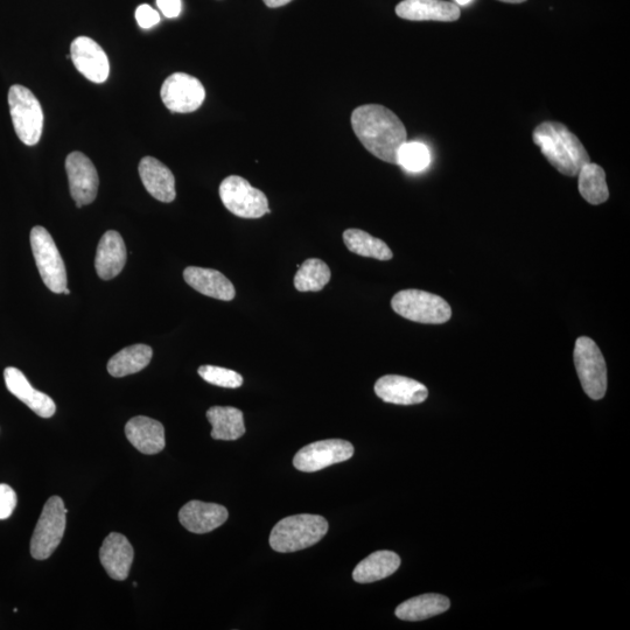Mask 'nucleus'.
<instances>
[{
  "label": "nucleus",
  "instance_id": "6ab92c4d",
  "mask_svg": "<svg viewBox=\"0 0 630 630\" xmlns=\"http://www.w3.org/2000/svg\"><path fill=\"white\" fill-rule=\"evenodd\" d=\"M125 436L139 452L158 454L166 445L164 425L149 417H133L125 425Z\"/></svg>",
  "mask_w": 630,
  "mask_h": 630
},
{
  "label": "nucleus",
  "instance_id": "4468645a",
  "mask_svg": "<svg viewBox=\"0 0 630 630\" xmlns=\"http://www.w3.org/2000/svg\"><path fill=\"white\" fill-rule=\"evenodd\" d=\"M375 392L383 402L397 405L420 404L429 396L424 384L398 375L381 377L375 384Z\"/></svg>",
  "mask_w": 630,
  "mask_h": 630
},
{
  "label": "nucleus",
  "instance_id": "412c9836",
  "mask_svg": "<svg viewBox=\"0 0 630 630\" xmlns=\"http://www.w3.org/2000/svg\"><path fill=\"white\" fill-rule=\"evenodd\" d=\"M126 247L121 234L115 230L105 233L98 243L95 269L103 280L114 279L121 273L126 264Z\"/></svg>",
  "mask_w": 630,
  "mask_h": 630
},
{
  "label": "nucleus",
  "instance_id": "b1692460",
  "mask_svg": "<svg viewBox=\"0 0 630 630\" xmlns=\"http://www.w3.org/2000/svg\"><path fill=\"white\" fill-rule=\"evenodd\" d=\"M451 607L444 595L423 594L403 602L396 608V616L403 621H423L443 614Z\"/></svg>",
  "mask_w": 630,
  "mask_h": 630
},
{
  "label": "nucleus",
  "instance_id": "a211bd4d",
  "mask_svg": "<svg viewBox=\"0 0 630 630\" xmlns=\"http://www.w3.org/2000/svg\"><path fill=\"white\" fill-rule=\"evenodd\" d=\"M399 18L411 21H444L452 23L461 16L460 7L446 0H403L396 6Z\"/></svg>",
  "mask_w": 630,
  "mask_h": 630
},
{
  "label": "nucleus",
  "instance_id": "aec40b11",
  "mask_svg": "<svg viewBox=\"0 0 630 630\" xmlns=\"http://www.w3.org/2000/svg\"><path fill=\"white\" fill-rule=\"evenodd\" d=\"M138 171L146 191L154 199L165 203L175 200V178L170 168L156 158L145 157L140 160Z\"/></svg>",
  "mask_w": 630,
  "mask_h": 630
},
{
  "label": "nucleus",
  "instance_id": "dca6fc26",
  "mask_svg": "<svg viewBox=\"0 0 630 630\" xmlns=\"http://www.w3.org/2000/svg\"><path fill=\"white\" fill-rule=\"evenodd\" d=\"M6 388L13 396L23 402L41 418H51L55 415L56 405L51 397L44 392L35 390L28 382L23 371L9 367L4 371Z\"/></svg>",
  "mask_w": 630,
  "mask_h": 630
},
{
  "label": "nucleus",
  "instance_id": "39448f33",
  "mask_svg": "<svg viewBox=\"0 0 630 630\" xmlns=\"http://www.w3.org/2000/svg\"><path fill=\"white\" fill-rule=\"evenodd\" d=\"M12 123L17 136L27 146L37 145L44 130V111L30 89L14 84L9 91Z\"/></svg>",
  "mask_w": 630,
  "mask_h": 630
},
{
  "label": "nucleus",
  "instance_id": "f257e3e1",
  "mask_svg": "<svg viewBox=\"0 0 630 630\" xmlns=\"http://www.w3.org/2000/svg\"><path fill=\"white\" fill-rule=\"evenodd\" d=\"M352 126L357 138L373 156L398 165V152L408 142V133L394 112L383 105H362L353 111Z\"/></svg>",
  "mask_w": 630,
  "mask_h": 630
},
{
  "label": "nucleus",
  "instance_id": "a878e982",
  "mask_svg": "<svg viewBox=\"0 0 630 630\" xmlns=\"http://www.w3.org/2000/svg\"><path fill=\"white\" fill-rule=\"evenodd\" d=\"M152 355L153 350L147 345L126 347L111 357L107 367L109 374L114 377L137 374L149 366Z\"/></svg>",
  "mask_w": 630,
  "mask_h": 630
},
{
  "label": "nucleus",
  "instance_id": "20e7f679",
  "mask_svg": "<svg viewBox=\"0 0 630 630\" xmlns=\"http://www.w3.org/2000/svg\"><path fill=\"white\" fill-rule=\"evenodd\" d=\"M392 310L419 324H445L452 317L447 301L436 294L420 290H403L391 300Z\"/></svg>",
  "mask_w": 630,
  "mask_h": 630
},
{
  "label": "nucleus",
  "instance_id": "9b49d317",
  "mask_svg": "<svg viewBox=\"0 0 630 630\" xmlns=\"http://www.w3.org/2000/svg\"><path fill=\"white\" fill-rule=\"evenodd\" d=\"M354 452V446L349 441L321 440L301 448L293 459V465L301 472H319L321 469L349 460Z\"/></svg>",
  "mask_w": 630,
  "mask_h": 630
},
{
  "label": "nucleus",
  "instance_id": "bb28decb",
  "mask_svg": "<svg viewBox=\"0 0 630 630\" xmlns=\"http://www.w3.org/2000/svg\"><path fill=\"white\" fill-rule=\"evenodd\" d=\"M343 241L353 254L375 258L378 261H390L394 254L387 243L360 229H347L343 233Z\"/></svg>",
  "mask_w": 630,
  "mask_h": 630
},
{
  "label": "nucleus",
  "instance_id": "5701e85b",
  "mask_svg": "<svg viewBox=\"0 0 630 630\" xmlns=\"http://www.w3.org/2000/svg\"><path fill=\"white\" fill-rule=\"evenodd\" d=\"M401 566V558L392 551H376L355 567L356 583L370 584L394 574Z\"/></svg>",
  "mask_w": 630,
  "mask_h": 630
},
{
  "label": "nucleus",
  "instance_id": "e433bc0d",
  "mask_svg": "<svg viewBox=\"0 0 630 630\" xmlns=\"http://www.w3.org/2000/svg\"><path fill=\"white\" fill-rule=\"evenodd\" d=\"M458 5L465 6L472 2V0H455Z\"/></svg>",
  "mask_w": 630,
  "mask_h": 630
},
{
  "label": "nucleus",
  "instance_id": "72a5a7b5",
  "mask_svg": "<svg viewBox=\"0 0 630 630\" xmlns=\"http://www.w3.org/2000/svg\"><path fill=\"white\" fill-rule=\"evenodd\" d=\"M157 5L161 13L166 18H177L182 10L181 0H157Z\"/></svg>",
  "mask_w": 630,
  "mask_h": 630
},
{
  "label": "nucleus",
  "instance_id": "6e6552de",
  "mask_svg": "<svg viewBox=\"0 0 630 630\" xmlns=\"http://www.w3.org/2000/svg\"><path fill=\"white\" fill-rule=\"evenodd\" d=\"M220 198L231 214L242 219H259L270 213L265 194L238 175H230L221 182Z\"/></svg>",
  "mask_w": 630,
  "mask_h": 630
},
{
  "label": "nucleus",
  "instance_id": "c9c22d12",
  "mask_svg": "<svg viewBox=\"0 0 630 630\" xmlns=\"http://www.w3.org/2000/svg\"><path fill=\"white\" fill-rule=\"evenodd\" d=\"M499 2L508 3V4H522L527 2V0H499Z\"/></svg>",
  "mask_w": 630,
  "mask_h": 630
},
{
  "label": "nucleus",
  "instance_id": "2eb2a0df",
  "mask_svg": "<svg viewBox=\"0 0 630 630\" xmlns=\"http://www.w3.org/2000/svg\"><path fill=\"white\" fill-rule=\"evenodd\" d=\"M226 507L216 503L191 501L181 508L179 521L182 527L193 534H207L220 528L228 520Z\"/></svg>",
  "mask_w": 630,
  "mask_h": 630
},
{
  "label": "nucleus",
  "instance_id": "423d86ee",
  "mask_svg": "<svg viewBox=\"0 0 630 630\" xmlns=\"http://www.w3.org/2000/svg\"><path fill=\"white\" fill-rule=\"evenodd\" d=\"M68 510L60 496H52L40 515L31 539V555L37 560L51 557L60 545L66 530Z\"/></svg>",
  "mask_w": 630,
  "mask_h": 630
},
{
  "label": "nucleus",
  "instance_id": "473e14b6",
  "mask_svg": "<svg viewBox=\"0 0 630 630\" xmlns=\"http://www.w3.org/2000/svg\"><path fill=\"white\" fill-rule=\"evenodd\" d=\"M136 20L138 25L144 30H150V28L159 24L160 16L150 5L142 4L136 10Z\"/></svg>",
  "mask_w": 630,
  "mask_h": 630
},
{
  "label": "nucleus",
  "instance_id": "0eeeda50",
  "mask_svg": "<svg viewBox=\"0 0 630 630\" xmlns=\"http://www.w3.org/2000/svg\"><path fill=\"white\" fill-rule=\"evenodd\" d=\"M573 357L585 394L594 401L604 398L607 391V367L597 343L587 336H581L574 347Z\"/></svg>",
  "mask_w": 630,
  "mask_h": 630
},
{
  "label": "nucleus",
  "instance_id": "393cba45",
  "mask_svg": "<svg viewBox=\"0 0 630 630\" xmlns=\"http://www.w3.org/2000/svg\"><path fill=\"white\" fill-rule=\"evenodd\" d=\"M207 419L212 424V438L215 440H237L244 436L243 412L231 406H213L207 411Z\"/></svg>",
  "mask_w": 630,
  "mask_h": 630
},
{
  "label": "nucleus",
  "instance_id": "c756f323",
  "mask_svg": "<svg viewBox=\"0 0 630 630\" xmlns=\"http://www.w3.org/2000/svg\"><path fill=\"white\" fill-rule=\"evenodd\" d=\"M430 163V150L423 143L406 142L398 152V165H401L406 171L422 172L429 167Z\"/></svg>",
  "mask_w": 630,
  "mask_h": 630
},
{
  "label": "nucleus",
  "instance_id": "4be33fe9",
  "mask_svg": "<svg viewBox=\"0 0 630 630\" xmlns=\"http://www.w3.org/2000/svg\"><path fill=\"white\" fill-rule=\"evenodd\" d=\"M185 282L203 296L223 301L233 300L236 291L233 283L220 271L188 266L184 271Z\"/></svg>",
  "mask_w": 630,
  "mask_h": 630
},
{
  "label": "nucleus",
  "instance_id": "1a4fd4ad",
  "mask_svg": "<svg viewBox=\"0 0 630 630\" xmlns=\"http://www.w3.org/2000/svg\"><path fill=\"white\" fill-rule=\"evenodd\" d=\"M31 247L45 285L54 293H63L67 287L66 266L53 237L44 227L31 230Z\"/></svg>",
  "mask_w": 630,
  "mask_h": 630
},
{
  "label": "nucleus",
  "instance_id": "58836bf2",
  "mask_svg": "<svg viewBox=\"0 0 630 630\" xmlns=\"http://www.w3.org/2000/svg\"><path fill=\"white\" fill-rule=\"evenodd\" d=\"M132 585H133V586H135V587H137V586H138V584L136 583V581H135V583H133Z\"/></svg>",
  "mask_w": 630,
  "mask_h": 630
},
{
  "label": "nucleus",
  "instance_id": "f03ea898",
  "mask_svg": "<svg viewBox=\"0 0 630 630\" xmlns=\"http://www.w3.org/2000/svg\"><path fill=\"white\" fill-rule=\"evenodd\" d=\"M532 139L549 163L566 177H577L581 168L591 163L583 143L562 123L539 124Z\"/></svg>",
  "mask_w": 630,
  "mask_h": 630
},
{
  "label": "nucleus",
  "instance_id": "f704fd0d",
  "mask_svg": "<svg viewBox=\"0 0 630 630\" xmlns=\"http://www.w3.org/2000/svg\"><path fill=\"white\" fill-rule=\"evenodd\" d=\"M264 4L270 9H277V7L285 6L292 2V0H263Z\"/></svg>",
  "mask_w": 630,
  "mask_h": 630
},
{
  "label": "nucleus",
  "instance_id": "9d476101",
  "mask_svg": "<svg viewBox=\"0 0 630 630\" xmlns=\"http://www.w3.org/2000/svg\"><path fill=\"white\" fill-rule=\"evenodd\" d=\"M166 108L177 114L198 110L206 98V90L196 77L185 73L168 76L160 91Z\"/></svg>",
  "mask_w": 630,
  "mask_h": 630
},
{
  "label": "nucleus",
  "instance_id": "c85d7f7f",
  "mask_svg": "<svg viewBox=\"0 0 630 630\" xmlns=\"http://www.w3.org/2000/svg\"><path fill=\"white\" fill-rule=\"evenodd\" d=\"M331 276V269L321 259H306L294 277V286L300 292H318L329 283Z\"/></svg>",
  "mask_w": 630,
  "mask_h": 630
},
{
  "label": "nucleus",
  "instance_id": "4c0bfd02",
  "mask_svg": "<svg viewBox=\"0 0 630 630\" xmlns=\"http://www.w3.org/2000/svg\"><path fill=\"white\" fill-rule=\"evenodd\" d=\"M63 293L70 294V291L68 290V287H66V289H65V291H63Z\"/></svg>",
  "mask_w": 630,
  "mask_h": 630
},
{
  "label": "nucleus",
  "instance_id": "f8f14e48",
  "mask_svg": "<svg viewBox=\"0 0 630 630\" xmlns=\"http://www.w3.org/2000/svg\"><path fill=\"white\" fill-rule=\"evenodd\" d=\"M66 172L76 208L93 203L100 186V178L93 161L82 152H72L66 159Z\"/></svg>",
  "mask_w": 630,
  "mask_h": 630
},
{
  "label": "nucleus",
  "instance_id": "7c9ffc66",
  "mask_svg": "<svg viewBox=\"0 0 630 630\" xmlns=\"http://www.w3.org/2000/svg\"><path fill=\"white\" fill-rule=\"evenodd\" d=\"M198 373L203 378V381L221 388L237 389L242 387L243 384V377L240 374L234 370L222 367L202 366L199 368Z\"/></svg>",
  "mask_w": 630,
  "mask_h": 630
},
{
  "label": "nucleus",
  "instance_id": "f3484780",
  "mask_svg": "<svg viewBox=\"0 0 630 630\" xmlns=\"http://www.w3.org/2000/svg\"><path fill=\"white\" fill-rule=\"evenodd\" d=\"M135 557L128 538L118 532L104 539L100 550L101 564L105 572L114 580L123 581L129 577L131 565Z\"/></svg>",
  "mask_w": 630,
  "mask_h": 630
},
{
  "label": "nucleus",
  "instance_id": "2f4dec72",
  "mask_svg": "<svg viewBox=\"0 0 630 630\" xmlns=\"http://www.w3.org/2000/svg\"><path fill=\"white\" fill-rule=\"evenodd\" d=\"M17 507V494L5 483H0V521L11 517Z\"/></svg>",
  "mask_w": 630,
  "mask_h": 630
},
{
  "label": "nucleus",
  "instance_id": "7ed1b4c3",
  "mask_svg": "<svg viewBox=\"0 0 630 630\" xmlns=\"http://www.w3.org/2000/svg\"><path fill=\"white\" fill-rule=\"evenodd\" d=\"M328 531L325 517L311 514L294 515L279 521L270 535L271 548L277 552H296L311 548Z\"/></svg>",
  "mask_w": 630,
  "mask_h": 630
},
{
  "label": "nucleus",
  "instance_id": "cd10ccee",
  "mask_svg": "<svg viewBox=\"0 0 630 630\" xmlns=\"http://www.w3.org/2000/svg\"><path fill=\"white\" fill-rule=\"evenodd\" d=\"M578 188L581 196L591 205L598 206L609 199L604 168L598 164H587L579 172Z\"/></svg>",
  "mask_w": 630,
  "mask_h": 630
},
{
  "label": "nucleus",
  "instance_id": "ddd939ff",
  "mask_svg": "<svg viewBox=\"0 0 630 630\" xmlns=\"http://www.w3.org/2000/svg\"><path fill=\"white\" fill-rule=\"evenodd\" d=\"M70 59L87 80L94 83H104L108 80L110 74L108 55L93 39L76 38L70 46Z\"/></svg>",
  "mask_w": 630,
  "mask_h": 630
}]
</instances>
